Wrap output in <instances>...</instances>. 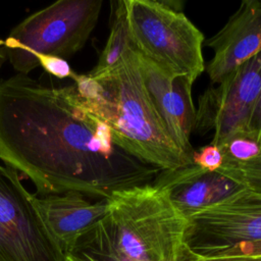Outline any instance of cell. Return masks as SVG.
Masks as SVG:
<instances>
[{"label":"cell","instance_id":"5bb4252c","mask_svg":"<svg viewBox=\"0 0 261 261\" xmlns=\"http://www.w3.org/2000/svg\"><path fill=\"white\" fill-rule=\"evenodd\" d=\"M245 189L261 193V154L249 161H228L217 170Z\"/></svg>","mask_w":261,"mask_h":261},{"label":"cell","instance_id":"277c9868","mask_svg":"<svg viewBox=\"0 0 261 261\" xmlns=\"http://www.w3.org/2000/svg\"><path fill=\"white\" fill-rule=\"evenodd\" d=\"M134 50L171 77L194 83L204 71L203 34L165 2L124 0Z\"/></svg>","mask_w":261,"mask_h":261},{"label":"cell","instance_id":"3957f363","mask_svg":"<svg viewBox=\"0 0 261 261\" xmlns=\"http://www.w3.org/2000/svg\"><path fill=\"white\" fill-rule=\"evenodd\" d=\"M85 106L111 129L116 144L160 171L193 164L168 136L143 83L137 52L97 76L73 73Z\"/></svg>","mask_w":261,"mask_h":261},{"label":"cell","instance_id":"e0dca14e","mask_svg":"<svg viewBox=\"0 0 261 261\" xmlns=\"http://www.w3.org/2000/svg\"><path fill=\"white\" fill-rule=\"evenodd\" d=\"M38 62L39 65L42 66L48 73L59 79L71 77L74 73L71 70L68 62L60 57L42 55L38 56Z\"/></svg>","mask_w":261,"mask_h":261},{"label":"cell","instance_id":"7c38bea8","mask_svg":"<svg viewBox=\"0 0 261 261\" xmlns=\"http://www.w3.org/2000/svg\"><path fill=\"white\" fill-rule=\"evenodd\" d=\"M36 206L51 236L65 253L86 229L108 212L107 199L91 202L79 192L35 195Z\"/></svg>","mask_w":261,"mask_h":261},{"label":"cell","instance_id":"52a82bcc","mask_svg":"<svg viewBox=\"0 0 261 261\" xmlns=\"http://www.w3.org/2000/svg\"><path fill=\"white\" fill-rule=\"evenodd\" d=\"M261 241V193L248 189L188 218L185 243L199 258Z\"/></svg>","mask_w":261,"mask_h":261},{"label":"cell","instance_id":"7402d4cb","mask_svg":"<svg viewBox=\"0 0 261 261\" xmlns=\"http://www.w3.org/2000/svg\"><path fill=\"white\" fill-rule=\"evenodd\" d=\"M198 259H199V257H194V258H192L190 260H187V261H198Z\"/></svg>","mask_w":261,"mask_h":261},{"label":"cell","instance_id":"ba28073f","mask_svg":"<svg viewBox=\"0 0 261 261\" xmlns=\"http://www.w3.org/2000/svg\"><path fill=\"white\" fill-rule=\"evenodd\" d=\"M260 91L261 52L199 97L195 129L213 130L210 144L218 148L236 136L250 135L249 122Z\"/></svg>","mask_w":261,"mask_h":261},{"label":"cell","instance_id":"d6986e66","mask_svg":"<svg viewBox=\"0 0 261 261\" xmlns=\"http://www.w3.org/2000/svg\"><path fill=\"white\" fill-rule=\"evenodd\" d=\"M222 255H261V241L260 242H254V243H244L237 245L223 253H221L218 256Z\"/></svg>","mask_w":261,"mask_h":261},{"label":"cell","instance_id":"6da1fadb","mask_svg":"<svg viewBox=\"0 0 261 261\" xmlns=\"http://www.w3.org/2000/svg\"><path fill=\"white\" fill-rule=\"evenodd\" d=\"M0 159L40 196L73 191L109 199L152 184L160 172L116 144L74 85L45 86L22 73L0 81Z\"/></svg>","mask_w":261,"mask_h":261},{"label":"cell","instance_id":"8992f818","mask_svg":"<svg viewBox=\"0 0 261 261\" xmlns=\"http://www.w3.org/2000/svg\"><path fill=\"white\" fill-rule=\"evenodd\" d=\"M0 261H65L17 172L0 165Z\"/></svg>","mask_w":261,"mask_h":261},{"label":"cell","instance_id":"9c48e42d","mask_svg":"<svg viewBox=\"0 0 261 261\" xmlns=\"http://www.w3.org/2000/svg\"><path fill=\"white\" fill-rule=\"evenodd\" d=\"M138 59L143 83L163 126L177 148L192 161L195 150L190 139L196 124L193 83L187 77L169 76L139 54Z\"/></svg>","mask_w":261,"mask_h":261},{"label":"cell","instance_id":"7a4b0ae2","mask_svg":"<svg viewBox=\"0 0 261 261\" xmlns=\"http://www.w3.org/2000/svg\"><path fill=\"white\" fill-rule=\"evenodd\" d=\"M106 215L64 253L65 261H187L188 219L159 186L148 184L111 195Z\"/></svg>","mask_w":261,"mask_h":261},{"label":"cell","instance_id":"ffe728a7","mask_svg":"<svg viewBox=\"0 0 261 261\" xmlns=\"http://www.w3.org/2000/svg\"><path fill=\"white\" fill-rule=\"evenodd\" d=\"M198 261H261V255H222L199 258Z\"/></svg>","mask_w":261,"mask_h":261},{"label":"cell","instance_id":"2e32d148","mask_svg":"<svg viewBox=\"0 0 261 261\" xmlns=\"http://www.w3.org/2000/svg\"><path fill=\"white\" fill-rule=\"evenodd\" d=\"M192 162L205 170L217 171L223 165L224 158L221 150L218 147L209 144L197 151H194Z\"/></svg>","mask_w":261,"mask_h":261},{"label":"cell","instance_id":"5b68a950","mask_svg":"<svg viewBox=\"0 0 261 261\" xmlns=\"http://www.w3.org/2000/svg\"><path fill=\"white\" fill-rule=\"evenodd\" d=\"M102 0H59L24 18L4 41L18 73L39 67L38 56L67 58L80 51L94 30Z\"/></svg>","mask_w":261,"mask_h":261},{"label":"cell","instance_id":"30bf717a","mask_svg":"<svg viewBox=\"0 0 261 261\" xmlns=\"http://www.w3.org/2000/svg\"><path fill=\"white\" fill-rule=\"evenodd\" d=\"M204 43L213 51L207 73L211 83L218 85L261 52V0L243 1L226 23Z\"/></svg>","mask_w":261,"mask_h":261},{"label":"cell","instance_id":"4fadbf2b","mask_svg":"<svg viewBox=\"0 0 261 261\" xmlns=\"http://www.w3.org/2000/svg\"><path fill=\"white\" fill-rule=\"evenodd\" d=\"M112 18L110 34L106 45L100 54L96 66L87 74L89 76H97L116 67L134 49L124 0L112 2Z\"/></svg>","mask_w":261,"mask_h":261},{"label":"cell","instance_id":"44dd1931","mask_svg":"<svg viewBox=\"0 0 261 261\" xmlns=\"http://www.w3.org/2000/svg\"><path fill=\"white\" fill-rule=\"evenodd\" d=\"M5 60H6V54H5V51H3V50H1V49H0V69H1V67H2L3 63L5 62Z\"/></svg>","mask_w":261,"mask_h":261},{"label":"cell","instance_id":"9a60e30c","mask_svg":"<svg viewBox=\"0 0 261 261\" xmlns=\"http://www.w3.org/2000/svg\"><path fill=\"white\" fill-rule=\"evenodd\" d=\"M219 149L223 154L224 162L249 161L261 154V144L251 135L236 136L219 147Z\"/></svg>","mask_w":261,"mask_h":261},{"label":"cell","instance_id":"ac0fdd59","mask_svg":"<svg viewBox=\"0 0 261 261\" xmlns=\"http://www.w3.org/2000/svg\"><path fill=\"white\" fill-rule=\"evenodd\" d=\"M249 134L261 144V91L250 118Z\"/></svg>","mask_w":261,"mask_h":261},{"label":"cell","instance_id":"8fae6325","mask_svg":"<svg viewBox=\"0 0 261 261\" xmlns=\"http://www.w3.org/2000/svg\"><path fill=\"white\" fill-rule=\"evenodd\" d=\"M152 184L166 191L171 203L187 219L245 189L218 171H208L195 164L160 171Z\"/></svg>","mask_w":261,"mask_h":261}]
</instances>
